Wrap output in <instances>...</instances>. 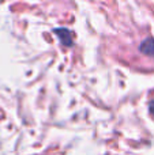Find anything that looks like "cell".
I'll list each match as a JSON object with an SVG mask.
<instances>
[{"label": "cell", "mask_w": 154, "mask_h": 155, "mask_svg": "<svg viewBox=\"0 0 154 155\" xmlns=\"http://www.w3.org/2000/svg\"><path fill=\"white\" fill-rule=\"evenodd\" d=\"M55 34L59 37L60 42L65 46H71L72 45V35H71V31L65 27H59V29H55Z\"/></svg>", "instance_id": "obj_1"}, {"label": "cell", "mask_w": 154, "mask_h": 155, "mask_svg": "<svg viewBox=\"0 0 154 155\" xmlns=\"http://www.w3.org/2000/svg\"><path fill=\"white\" fill-rule=\"evenodd\" d=\"M142 53L147 54V56L154 57V38H146L139 46Z\"/></svg>", "instance_id": "obj_2"}, {"label": "cell", "mask_w": 154, "mask_h": 155, "mask_svg": "<svg viewBox=\"0 0 154 155\" xmlns=\"http://www.w3.org/2000/svg\"><path fill=\"white\" fill-rule=\"evenodd\" d=\"M149 109H150V113L154 116V101L150 102V105H149Z\"/></svg>", "instance_id": "obj_3"}]
</instances>
